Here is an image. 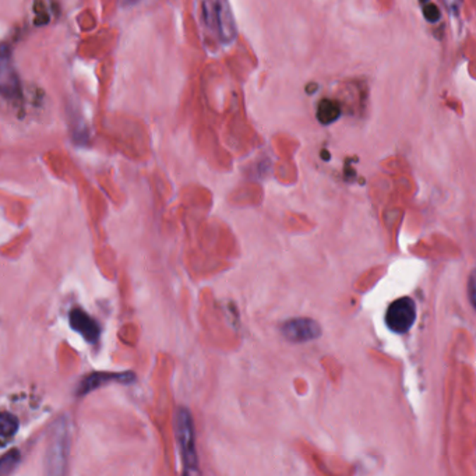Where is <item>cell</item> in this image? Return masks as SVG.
<instances>
[{"mask_svg":"<svg viewBox=\"0 0 476 476\" xmlns=\"http://www.w3.org/2000/svg\"><path fill=\"white\" fill-rule=\"evenodd\" d=\"M175 429L178 436L179 447L182 451V458L184 464V470L187 474H196L198 472V460L196 456V447H194V429H193V420L190 414L180 408L177 412L175 417Z\"/></svg>","mask_w":476,"mask_h":476,"instance_id":"6da1fadb","label":"cell"},{"mask_svg":"<svg viewBox=\"0 0 476 476\" xmlns=\"http://www.w3.org/2000/svg\"><path fill=\"white\" fill-rule=\"evenodd\" d=\"M417 320V303L414 299L404 298L394 300L386 313L387 327L397 334H405L410 331Z\"/></svg>","mask_w":476,"mask_h":476,"instance_id":"7a4b0ae2","label":"cell"},{"mask_svg":"<svg viewBox=\"0 0 476 476\" xmlns=\"http://www.w3.org/2000/svg\"><path fill=\"white\" fill-rule=\"evenodd\" d=\"M0 94L13 100L20 95V84L13 70L11 51L7 44H0Z\"/></svg>","mask_w":476,"mask_h":476,"instance_id":"3957f363","label":"cell"},{"mask_svg":"<svg viewBox=\"0 0 476 476\" xmlns=\"http://www.w3.org/2000/svg\"><path fill=\"white\" fill-rule=\"evenodd\" d=\"M215 24L222 44L230 45L237 40L238 28L230 0H215Z\"/></svg>","mask_w":476,"mask_h":476,"instance_id":"277c9868","label":"cell"},{"mask_svg":"<svg viewBox=\"0 0 476 476\" xmlns=\"http://www.w3.org/2000/svg\"><path fill=\"white\" fill-rule=\"evenodd\" d=\"M282 334L292 343H307L321 334L320 326L311 319H292L282 326Z\"/></svg>","mask_w":476,"mask_h":476,"instance_id":"5b68a950","label":"cell"},{"mask_svg":"<svg viewBox=\"0 0 476 476\" xmlns=\"http://www.w3.org/2000/svg\"><path fill=\"white\" fill-rule=\"evenodd\" d=\"M60 427V424H59ZM67 441H69V433L66 427H60L54 434L52 448L48 454V465H49V474H61L64 470L61 468L67 458Z\"/></svg>","mask_w":476,"mask_h":476,"instance_id":"8992f818","label":"cell"},{"mask_svg":"<svg viewBox=\"0 0 476 476\" xmlns=\"http://www.w3.org/2000/svg\"><path fill=\"white\" fill-rule=\"evenodd\" d=\"M70 324L90 343H95L100 337V326L80 309H76L70 313Z\"/></svg>","mask_w":476,"mask_h":476,"instance_id":"52a82bcc","label":"cell"},{"mask_svg":"<svg viewBox=\"0 0 476 476\" xmlns=\"http://www.w3.org/2000/svg\"><path fill=\"white\" fill-rule=\"evenodd\" d=\"M343 115V109H341V105L340 102L334 101V100H328V98H324L320 101V104L317 105V112H316V117H317V120L327 126V124H331L334 121L341 118Z\"/></svg>","mask_w":476,"mask_h":476,"instance_id":"ba28073f","label":"cell"},{"mask_svg":"<svg viewBox=\"0 0 476 476\" xmlns=\"http://www.w3.org/2000/svg\"><path fill=\"white\" fill-rule=\"evenodd\" d=\"M109 379H115V380H121V381H126L127 379H133V374H93L90 377H87L83 384L80 386L78 388V393L80 394H85L97 387H100L102 383H105L107 380Z\"/></svg>","mask_w":476,"mask_h":476,"instance_id":"9c48e42d","label":"cell"},{"mask_svg":"<svg viewBox=\"0 0 476 476\" xmlns=\"http://www.w3.org/2000/svg\"><path fill=\"white\" fill-rule=\"evenodd\" d=\"M18 430V420L17 417L8 412L0 414V436L1 437H11Z\"/></svg>","mask_w":476,"mask_h":476,"instance_id":"30bf717a","label":"cell"},{"mask_svg":"<svg viewBox=\"0 0 476 476\" xmlns=\"http://www.w3.org/2000/svg\"><path fill=\"white\" fill-rule=\"evenodd\" d=\"M20 461L18 451H10L3 458H0V475L10 474L16 470L17 464Z\"/></svg>","mask_w":476,"mask_h":476,"instance_id":"8fae6325","label":"cell"},{"mask_svg":"<svg viewBox=\"0 0 476 476\" xmlns=\"http://www.w3.org/2000/svg\"><path fill=\"white\" fill-rule=\"evenodd\" d=\"M422 10H423V16L424 18L430 23V24H436L441 20V13L440 8L433 3V1H426L422 4Z\"/></svg>","mask_w":476,"mask_h":476,"instance_id":"7c38bea8","label":"cell"},{"mask_svg":"<svg viewBox=\"0 0 476 476\" xmlns=\"http://www.w3.org/2000/svg\"><path fill=\"white\" fill-rule=\"evenodd\" d=\"M444 4H446V7L448 8V11H450L451 14L458 16L460 11H461L463 0H444Z\"/></svg>","mask_w":476,"mask_h":476,"instance_id":"4fadbf2b","label":"cell"},{"mask_svg":"<svg viewBox=\"0 0 476 476\" xmlns=\"http://www.w3.org/2000/svg\"><path fill=\"white\" fill-rule=\"evenodd\" d=\"M474 290H475V282H474V275H472V277H471V280H470V299H471L472 304H474V298H475V295H474Z\"/></svg>","mask_w":476,"mask_h":476,"instance_id":"5bb4252c","label":"cell"},{"mask_svg":"<svg viewBox=\"0 0 476 476\" xmlns=\"http://www.w3.org/2000/svg\"><path fill=\"white\" fill-rule=\"evenodd\" d=\"M140 0H121V3H123V6H134V4H137Z\"/></svg>","mask_w":476,"mask_h":476,"instance_id":"9a60e30c","label":"cell"},{"mask_svg":"<svg viewBox=\"0 0 476 476\" xmlns=\"http://www.w3.org/2000/svg\"><path fill=\"white\" fill-rule=\"evenodd\" d=\"M426 1H429V0H420V3L423 4V3H426Z\"/></svg>","mask_w":476,"mask_h":476,"instance_id":"2e32d148","label":"cell"}]
</instances>
